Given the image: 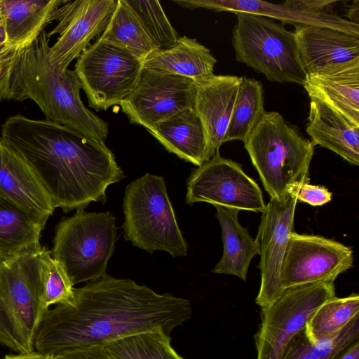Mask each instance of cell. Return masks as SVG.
Returning <instances> with one entry per match:
<instances>
[{
    "instance_id": "1",
    "label": "cell",
    "mask_w": 359,
    "mask_h": 359,
    "mask_svg": "<svg viewBox=\"0 0 359 359\" xmlns=\"http://www.w3.org/2000/svg\"><path fill=\"white\" fill-rule=\"evenodd\" d=\"M189 300L159 294L130 279L107 275L74 288L72 299L44 314L36 351L55 356L73 349L104 346L140 333L161 330L170 335L191 316Z\"/></svg>"
},
{
    "instance_id": "2",
    "label": "cell",
    "mask_w": 359,
    "mask_h": 359,
    "mask_svg": "<svg viewBox=\"0 0 359 359\" xmlns=\"http://www.w3.org/2000/svg\"><path fill=\"white\" fill-rule=\"evenodd\" d=\"M0 139L26 161L55 208L64 212L84 210L92 201L105 203L107 188L124 177L104 142L47 119L10 116Z\"/></svg>"
},
{
    "instance_id": "3",
    "label": "cell",
    "mask_w": 359,
    "mask_h": 359,
    "mask_svg": "<svg viewBox=\"0 0 359 359\" xmlns=\"http://www.w3.org/2000/svg\"><path fill=\"white\" fill-rule=\"evenodd\" d=\"M49 35L42 31L25 47L13 66L7 100L34 101L46 119L92 140L104 142L109 124L83 104L74 70L57 72L48 59Z\"/></svg>"
},
{
    "instance_id": "4",
    "label": "cell",
    "mask_w": 359,
    "mask_h": 359,
    "mask_svg": "<svg viewBox=\"0 0 359 359\" xmlns=\"http://www.w3.org/2000/svg\"><path fill=\"white\" fill-rule=\"evenodd\" d=\"M271 199L280 201L291 187L309 182L313 142L276 111H266L244 143Z\"/></svg>"
},
{
    "instance_id": "5",
    "label": "cell",
    "mask_w": 359,
    "mask_h": 359,
    "mask_svg": "<svg viewBox=\"0 0 359 359\" xmlns=\"http://www.w3.org/2000/svg\"><path fill=\"white\" fill-rule=\"evenodd\" d=\"M124 237L150 253L187 255V244L179 228L163 177L151 174L130 182L123 198Z\"/></svg>"
},
{
    "instance_id": "6",
    "label": "cell",
    "mask_w": 359,
    "mask_h": 359,
    "mask_svg": "<svg viewBox=\"0 0 359 359\" xmlns=\"http://www.w3.org/2000/svg\"><path fill=\"white\" fill-rule=\"evenodd\" d=\"M39 252L0 265V343L18 353L35 351L36 336L46 313Z\"/></svg>"
},
{
    "instance_id": "7",
    "label": "cell",
    "mask_w": 359,
    "mask_h": 359,
    "mask_svg": "<svg viewBox=\"0 0 359 359\" xmlns=\"http://www.w3.org/2000/svg\"><path fill=\"white\" fill-rule=\"evenodd\" d=\"M237 22L232 45L237 61L263 74L271 81L303 86L304 69L294 32L270 18L245 12L235 13Z\"/></svg>"
},
{
    "instance_id": "8",
    "label": "cell",
    "mask_w": 359,
    "mask_h": 359,
    "mask_svg": "<svg viewBox=\"0 0 359 359\" xmlns=\"http://www.w3.org/2000/svg\"><path fill=\"white\" fill-rule=\"evenodd\" d=\"M111 212L77 210L57 225L52 257L60 263L73 285L95 281L106 274L116 241Z\"/></svg>"
},
{
    "instance_id": "9",
    "label": "cell",
    "mask_w": 359,
    "mask_h": 359,
    "mask_svg": "<svg viewBox=\"0 0 359 359\" xmlns=\"http://www.w3.org/2000/svg\"><path fill=\"white\" fill-rule=\"evenodd\" d=\"M143 60L99 36L77 58L74 72L95 111L119 104L135 87Z\"/></svg>"
},
{
    "instance_id": "10",
    "label": "cell",
    "mask_w": 359,
    "mask_h": 359,
    "mask_svg": "<svg viewBox=\"0 0 359 359\" xmlns=\"http://www.w3.org/2000/svg\"><path fill=\"white\" fill-rule=\"evenodd\" d=\"M334 297V282L285 289L271 304L262 309V322L255 336L257 359H280L292 337L305 328L324 302Z\"/></svg>"
},
{
    "instance_id": "11",
    "label": "cell",
    "mask_w": 359,
    "mask_h": 359,
    "mask_svg": "<svg viewBox=\"0 0 359 359\" xmlns=\"http://www.w3.org/2000/svg\"><path fill=\"white\" fill-rule=\"evenodd\" d=\"M197 202L255 212H262L266 207L257 182L239 163L219 151L194 169L188 180L186 203Z\"/></svg>"
},
{
    "instance_id": "12",
    "label": "cell",
    "mask_w": 359,
    "mask_h": 359,
    "mask_svg": "<svg viewBox=\"0 0 359 359\" xmlns=\"http://www.w3.org/2000/svg\"><path fill=\"white\" fill-rule=\"evenodd\" d=\"M353 264L351 248L322 236L292 231L280 269L282 290L309 283L334 282Z\"/></svg>"
},
{
    "instance_id": "13",
    "label": "cell",
    "mask_w": 359,
    "mask_h": 359,
    "mask_svg": "<svg viewBox=\"0 0 359 359\" xmlns=\"http://www.w3.org/2000/svg\"><path fill=\"white\" fill-rule=\"evenodd\" d=\"M195 81L143 67L135 87L119 104L131 123L146 129L194 107Z\"/></svg>"
},
{
    "instance_id": "14",
    "label": "cell",
    "mask_w": 359,
    "mask_h": 359,
    "mask_svg": "<svg viewBox=\"0 0 359 359\" xmlns=\"http://www.w3.org/2000/svg\"><path fill=\"white\" fill-rule=\"evenodd\" d=\"M117 0L67 1L55 11L53 20L58 22L48 33L59 34L57 41L49 48L48 59L57 72L67 69L108 25Z\"/></svg>"
},
{
    "instance_id": "15",
    "label": "cell",
    "mask_w": 359,
    "mask_h": 359,
    "mask_svg": "<svg viewBox=\"0 0 359 359\" xmlns=\"http://www.w3.org/2000/svg\"><path fill=\"white\" fill-rule=\"evenodd\" d=\"M296 197L289 194L280 201L271 199L262 212L255 238L259 248L261 282L256 303L262 309L271 304L283 292L280 269L289 236L294 231Z\"/></svg>"
},
{
    "instance_id": "16",
    "label": "cell",
    "mask_w": 359,
    "mask_h": 359,
    "mask_svg": "<svg viewBox=\"0 0 359 359\" xmlns=\"http://www.w3.org/2000/svg\"><path fill=\"white\" fill-rule=\"evenodd\" d=\"M189 9L206 8L217 12H245L272 18L297 26H318L337 29L359 38V25L330 13H313L260 0H174Z\"/></svg>"
},
{
    "instance_id": "17",
    "label": "cell",
    "mask_w": 359,
    "mask_h": 359,
    "mask_svg": "<svg viewBox=\"0 0 359 359\" xmlns=\"http://www.w3.org/2000/svg\"><path fill=\"white\" fill-rule=\"evenodd\" d=\"M242 78L212 74L195 81L194 108L213 156L224 143Z\"/></svg>"
},
{
    "instance_id": "18",
    "label": "cell",
    "mask_w": 359,
    "mask_h": 359,
    "mask_svg": "<svg viewBox=\"0 0 359 359\" xmlns=\"http://www.w3.org/2000/svg\"><path fill=\"white\" fill-rule=\"evenodd\" d=\"M311 100L323 102L359 126V58L307 74L303 85Z\"/></svg>"
},
{
    "instance_id": "19",
    "label": "cell",
    "mask_w": 359,
    "mask_h": 359,
    "mask_svg": "<svg viewBox=\"0 0 359 359\" xmlns=\"http://www.w3.org/2000/svg\"><path fill=\"white\" fill-rule=\"evenodd\" d=\"M0 197L47 219L55 209L32 168L1 139Z\"/></svg>"
},
{
    "instance_id": "20",
    "label": "cell",
    "mask_w": 359,
    "mask_h": 359,
    "mask_svg": "<svg viewBox=\"0 0 359 359\" xmlns=\"http://www.w3.org/2000/svg\"><path fill=\"white\" fill-rule=\"evenodd\" d=\"M294 33L307 74L359 58V38L346 32L325 27L297 26Z\"/></svg>"
},
{
    "instance_id": "21",
    "label": "cell",
    "mask_w": 359,
    "mask_h": 359,
    "mask_svg": "<svg viewBox=\"0 0 359 359\" xmlns=\"http://www.w3.org/2000/svg\"><path fill=\"white\" fill-rule=\"evenodd\" d=\"M169 152L201 166L211 152L202 121L194 107L182 111L147 129Z\"/></svg>"
},
{
    "instance_id": "22",
    "label": "cell",
    "mask_w": 359,
    "mask_h": 359,
    "mask_svg": "<svg viewBox=\"0 0 359 359\" xmlns=\"http://www.w3.org/2000/svg\"><path fill=\"white\" fill-rule=\"evenodd\" d=\"M48 219L0 197V265L39 253L41 233Z\"/></svg>"
},
{
    "instance_id": "23",
    "label": "cell",
    "mask_w": 359,
    "mask_h": 359,
    "mask_svg": "<svg viewBox=\"0 0 359 359\" xmlns=\"http://www.w3.org/2000/svg\"><path fill=\"white\" fill-rule=\"evenodd\" d=\"M306 133L314 145L332 151L351 165H359V126L321 101L311 100Z\"/></svg>"
},
{
    "instance_id": "24",
    "label": "cell",
    "mask_w": 359,
    "mask_h": 359,
    "mask_svg": "<svg viewBox=\"0 0 359 359\" xmlns=\"http://www.w3.org/2000/svg\"><path fill=\"white\" fill-rule=\"evenodd\" d=\"M67 1L0 0L6 43L25 48L53 21L56 10Z\"/></svg>"
},
{
    "instance_id": "25",
    "label": "cell",
    "mask_w": 359,
    "mask_h": 359,
    "mask_svg": "<svg viewBox=\"0 0 359 359\" xmlns=\"http://www.w3.org/2000/svg\"><path fill=\"white\" fill-rule=\"evenodd\" d=\"M217 60L196 39L180 36L167 49H158L143 61V67L189 78L194 81L214 74Z\"/></svg>"
},
{
    "instance_id": "26",
    "label": "cell",
    "mask_w": 359,
    "mask_h": 359,
    "mask_svg": "<svg viewBox=\"0 0 359 359\" xmlns=\"http://www.w3.org/2000/svg\"><path fill=\"white\" fill-rule=\"evenodd\" d=\"M215 207L222 229L224 249L222 257L212 271L233 275L245 280L250 262L256 255H259V245L256 239L250 236L248 229L240 224L238 210L219 205Z\"/></svg>"
},
{
    "instance_id": "27",
    "label": "cell",
    "mask_w": 359,
    "mask_h": 359,
    "mask_svg": "<svg viewBox=\"0 0 359 359\" xmlns=\"http://www.w3.org/2000/svg\"><path fill=\"white\" fill-rule=\"evenodd\" d=\"M144 60L158 48L126 0H117L104 31L99 36Z\"/></svg>"
},
{
    "instance_id": "28",
    "label": "cell",
    "mask_w": 359,
    "mask_h": 359,
    "mask_svg": "<svg viewBox=\"0 0 359 359\" xmlns=\"http://www.w3.org/2000/svg\"><path fill=\"white\" fill-rule=\"evenodd\" d=\"M264 98L261 82L243 76L224 142L233 140L245 142L266 112Z\"/></svg>"
},
{
    "instance_id": "29",
    "label": "cell",
    "mask_w": 359,
    "mask_h": 359,
    "mask_svg": "<svg viewBox=\"0 0 359 359\" xmlns=\"http://www.w3.org/2000/svg\"><path fill=\"white\" fill-rule=\"evenodd\" d=\"M112 359H184L171 346L161 330L128 336L104 346Z\"/></svg>"
},
{
    "instance_id": "30",
    "label": "cell",
    "mask_w": 359,
    "mask_h": 359,
    "mask_svg": "<svg viewBox=\"0 0 359 359\" xmlns=\"http://www.w3.org/2000/svg\"><path fill=\"white\" fill-rule=\"evenodd\" d=\"M358 314V294L341 298L335 296L311 316L305 325V334L311 344H315L341 330Z\"/></svg>"
},
{
    "instance_id": "31",
    "label": "cell",
    "mask_w": 359,
    "mask_h": 359,
    "mask_svg": "<svg viewBox=\"0 0 359 359\" xmlns=\"http://www.w3.org/2000/svg\"><path fill=\"white\" fill-rule=\"evenodd\" d=\"M39 276L41 302L46 312L52 305L65 304L72 299L74 285L62 266L46 247L39 252Z\"/></svg>"
},
{
    "instance_id": "32",
    "label": "cell",
    "mask_w": 359,
    "mask_h": 359,
    "mask_svg": "<svg viewBox=\"0 0 359 359\" xmlns=\"http://www.w3.org/2000/svg\"><path fill=\"white\" fill-rule=\"evenodd\" d=\"M139 17L158 49L175 45L180 36L168 20L158 1L126 0Z\"/></svg>"
},
{
    "instance_id": "33",
    "label": "cell",
    "mask_w": 359,
    "mask_h": 359,
    "mask_svg": "<svg viewBox=\"0 0 359 359\" xmlns=\"http://www.w3.org/2000/svg\"><path fill=\"white\" fill-rule=\"evenodd\" d=\"M359 341V316L334 334L313 344L319 359H337L353 344Z\"/></svg>"
},
{
    "instance_id": "34",
    "label": "cell",
    "mask_w": 359,
    "mask_h": 359,
    "mask_svg": "<svg viewBox=\"0 0 359 359\" xmlns=\"http://www.w3.org/2000/svg\"><path fill=\"white\" fill-rule=\"evenodd\" d=\"M289 194L294 196L297 201L312 206H321L332 200V193L325 187L313 185L309 182L296 184L290 188Z\"/></svg>"
},
{
    "instance_id": "35",
    "label": "cell",
    "mask_w": 359,
    "mask_h": 359,
    "mask_svg": "<svg viewBox=\"0 0 359 359\" xmlns=\"http://www.w3.org/2000/svg\"><path fill=\"white\" fill-rule=\"evenodd\" d=\"M280 359H319L304 329L294 335L285 346Z\"/></svg>"
},
{
    "instance_id": "36",
    "label": "cell",
    "mask_w": 359,
    "mask_h": 359,
    "mask_svg": "<svg viewBox=\"0 0 359 359\" xmlns=\"http://www.w3.org/2000/svg\"><path fill=\"white\" fill-rule=\"evenodd\" d=\"M23 49L10 46L0 53V102L7 97L11 71Z\"/></svg>"
},
{
    "instance_id": "37",
    "label": "cell",
    "mask_w": 359,
    "mask_h": 359,
    "mask_svg": "<svg viewBox=\"0 0 359 359\" xmlns=\"http://www.w3.org/2000/svg\"><path fill=\"white\" fill-rule=\"evenodd\" d=\"M54 359H112L104 346H91L65 351Z\"/></svg>"
},
{
    "instance_id": "38",
    "label": "cell",
    "mask_w": 359,
    "mask_h": 359,
    "mask_svg": "<svg viewBox=\"0 0 359 359\" xmlns=\"http://www.w3.org/2000/svg\"><path fill=\"white\" fill-rule=\"evenodd\" d=\"M336 2V1L328 0H287L282 4L301 11L313 13H327L325 10Z\"/></svg>"
},
{
    "instance_id": "39",
    "label": "cell",
    "mask_w": 359,
    "mask_h": 359,
    "mask_svg": "<svg viewBox=\"0 0 359 359\" xmlns=\"http://www.w3.org/2000/svg\"><path fill=\"white\" fill-rule=\"evenodd\" d=\"M4 359H54V356L43 354L34 351L30 353H18V355H8Z\"/></svg>"
},
{
    "instance_id": "40",
    "label": "cell",
    "mask_w": 359,
    "mask_h": 359,
    "mask_svg": "<svg viewBox=\"0 0 359 359\" xmlns=\"http://www.w3.org/2000/svg\"><path fill=\"white\" fill-rule=\"evenodd\" d=\"M337 359H359V341L348 347Z\"/></svg>"
},
{
    "instance_id": "41",
    "label": "cell",
    "mask_w": 359,
    "mask_h": 359,
    "mask_svg": "<svg viewBox=\"0 0 359 359\" xmlns=\"http://www.w3.org/2000/svg\"><path fill=\"white\" fill-rule=\"evenodd\" d=\"M346 15L349 19L348 21L359 25V1H353V4L349 6Z\"/></svg>"
},
{
    "instance_id": "42",
    "label": "cell",
    "mask_w": 359,
    "mask_h": 359,
    "mask_svg": "<svg viewBox=\"0 0 359 359\" xmlns=\"http://www.w3.org/2000/svg\"><path fill=\"white\" fill-rule=\"evenodd\" d=\"M11 46L6 43V33L3 18L0 14V53L5 51Z\"/></svg>"
}]
</instances>
